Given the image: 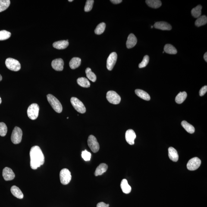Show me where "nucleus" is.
I'll use <instances>...</instances> for the list:
<instances>
[{
    "instance_id": "obj_1",
    "label": "nucleus",
    "mask_w": 207,
    "mask_h": 207,
    "mask_svg": "<svg viewBox=\"0 0 207 207\" xmlns=\"http://www.w3.org/2000/svg\"><path fill=\"white\" fill-rule=\"evenodd\" d=\"M31 168L36 170L43 165L45 162V157L42 150L38 146L32 147L30 152Z\"/></svg>"
},
{
    "instance_id": "obj_2",
    "label": "nucleus",
    "mask_w": 207,
    "mask_h": 207,
    "mask_svg": "<svg viewBox=\"0 0 207 207\" xmlns=\"http://www.w3.org/2000/svg\"><path fill=\"white\" fill-rule=\"evenodd\" d=\"M47 98L50 105L58 113L61 112L63 110L62 105L56 98L49 94L47 95Z\"/></svg>"
},
{
    "instance_id": "obj_3",
    "label": "nucleus",
    "mask_w": 207,
    "mask_h": 207,
    "mask_svg": "<svg viewBox=\"0 0 207 207\" xmlns=\"http://www.w3.org/2000/svg\"><path fill=\"white\" fill-rule=\"evenodd\" d=\"M5 64L7 68L11 71H19L21 68V65L18 60L9 58L6 60Z\"/></svg>"
},
{
    "instance_id": "obj_4",
    "label": "nucleus",
    "mask_w": 207,
    "mask_h": 207,
    "mask_svg": "<svg viewBox=\"0 0 207 207\" xmlns=\"http://www.w3.org/2000/svg\"><path fill=\"white\" fill-rule=\"evenodd\" d=\"M39 107L37 104L33 103L30 105L28 108L27 115L32 120L37 119L39 114Z\"/></svg>"
},
{
    "instance_id": "obj_5",
    "label": "nucleus",
    "mask_w": 207,
    "mask_h": 207,
    "mask_svg": "<svg viewBox=\"0 0 207 207\" xmlns=\"http://www.w3.org/2000/svg\"><path fill=\"white\" fill-rule=\"evenodd\" d=\"M22 134V131L20 128L17 127H15L11 136L12 143L15 144L20 143L21 142Z\"/></svg>"
},
{
    "instance_id": "obj_6",
    "label": "nucleus",
    "mask_w": 207,
    "mask_h": 207,
    "mask_svg": "<svg viewBox=\"0 0 207 207\" xmlns=\"http://www.w3.org/2000/svg\"><path fill=\"white\" fill-rule=\"evenodd\" d=\"M60 177L61 184L64 185H67L71 180V172L67 168L63 169L60 172Z\"/></svg>"
},
{
    "instance_id": "obj_7",
    "label": "nucleus",
    "mask_w": 207,
    "mask_h": 207,
    "mask_svg": "<svg viewBox=\"0 0 207 207\" xmlns=\"http://www.w3.org/2000/svg\"><path fill=\"white\" fill-rule=\"evenodd\" d=\"M71 102L75 109L80 113H85L86 109L83 102L75 97H72L71 99Z\"/></svg>"
},
{
    "instance_id": "obj_8",
    "label": "nucleus",
    "mask_w": 207,
    "mask_h": 207,
    "mask_svg": "<svg viewBox=\"0 0 207 207\" xmlns=\"http://www.w3.org/2000/svg\"><path fill=\"white\" fill-rule=\"evenodd\" d=\"M106 98L109 102L114 105H118L121 101V98L119 95L113 91H109L107 92Z\"/></svg>"
},
{
    "instance_id": "obj_9",
    "label": "nucleus",
    "mask_w": 207,
    "mask_h": 207,
    "mask_svg": "<svg viewBox=\"0 0 207 207\" xmlns=\"http://www.w3.org/2000/svg\"><path fill=\"white\" fill-rule=\"evenodd\" d=\"M88 145L91 150L94 153L98 152L99 149V145L96 138L93 135H90L88 140Z\"/></svg>"
},
{
    "instance_id": "obj_10",
    "label": "nucleus",
    "mask_w": 207,
    "mask_h": 207,
    "mask_svg": "<svg viewBox=\"0 0 207 207\" xmlns=\"http://www.w3.org/2000/svg\"><path fill=\"white\" fill-rule=\"evenodd\" d=\"M201 160L198 157L191 158L188 162L187 164L188 169L190 171H194L198 169L200 166Z\"/></svg>"
},
{
    "instance_id": "obj_11",
    "label": "nucleus",
    "mask_w": 207,
    "mask_h": 207,
    "mask_svg": "<svg viewBox=\"0 0 207 207\" xmlns=\"http://www.w3.org/2000/svg\"><path fill=\"white\" fill-rule=\"evenodd\" d=\"M117 55L116 52L112 53L107 60V67L109 70H112L116 62Z\"/></svg>"
},
{
    "instance_id": "obj_12",
    "label": "nucleus",
    "mask_w": 207,
    "mask_h": 207,
    "mask_svg": "<svg viewBox=\"0 0 207 207\" xmlns=\"http://www.w3.org/2000/svg\"><path fill=\"white\" fill-rule=\"evenodd\" d=\"M2 176L5 181L12 180L15 177V174L12 170L9 167H5L3 170Z\"/></svg>"
},
{
    "instance_id": "obj_13",
    "label": "nucleus",
    "mask_w": 207,
    "mask_h": 207,
    "mask_svg": "<svg viewBox=\"0 0 207 207\" xmlns=\"http://www.w3.org/2000/svg\"><path fill=\"white\" fill-rule=\"evenodd\" d=\"M64 63L61 58L56 59L51 63V66L54 70L57 71H61L64 69Z\"/></svg>"
},
{
    "instance_id": "obj_14",
    "label": "nucleus",
    "mask_w": 207,
    "mask_h": 207,
    "mask_svg": "<svg viewBox=\"0 0 207 207\" xmlns=\"http://www.w3.org/2000/svg\"><path fill=\"white\" fill-rule=\"evenodd\" d=\"M136 137L135 132L132 129H129L126 133V139L128 143L130 145L134 144L135 139Z\"/></svg>"
},
{
    "instance_id": "obj_15",
    "label": "nucleus",
    "mask_w": 207,
    "mask_h": 207,
    "mask_svg": "<svg viewBox=\"0 0 207 207\" xmlns=\"http://www.w3.org/2000/svg\"><path fill=\"white\" fill-rule=\"evenodd\" d=\"M154 27L162 30H170L172 29L171 25L165 22H157L154 24Z\"/></svg>"
},
{
    "instance_id": "obj_16",
    "label": "nucleus",
    "mask_w": 207,
    "mask_h": 207,
    "mask_svg": "<svg viewBox=\"0 0 207 207\" xmlns=\"http://www.w3.org/2000/svg\"><path fill=\"white\" fill-rule=\"evenodd\" d=\"M137 40L135 35L133 33L130 34L127 38L126 42V46L129 49L133 48L137 43Z\"/></svg>"
},
{
    "instance_id": "obj_17",
    "label": "nucleus",
    "mask_w": 207,
    "mask_h": 207,
    "mask_svg": "<svg viewBox=\"0 0 207 207\" xmlns=\"http://www.w3.org/2000/svg\"><path fill=\"white\" fill-rule=\"evenodd\" d=\"M168 156L171 160L174 162L178 161L179 156L177 151L175 149L172 147H170L168 149Z\"/></svg>"
},
{
    "instance_id": "obj_18",
    "label": "nucleus",
    "mask_w": 207,
    "mask_h": 207,
    "mask_svg": "<svg viewBox=\"0 0 207 207\" xmlns=\"http://www.w3.org/2000/svg\"><path fill=\"white\" fill-rule=\"evenodd\" d=\"M108 168V166L107 164L102 163L100 164L95 171V174L96 176L102 175L104 173L107 171Z\"/></svg>"
},
{
    "instance_id": "obj_19",
    "label": "nucleus",
    "mask_w": 207,
    "mask_h": 207,
    "mask_svg": "<svg viewBox=\"0 0 207 207\" xmlns=\"http://www.w3.org/2000/svg\"><path fill=\"white\" fill-rule=\"evenodd\" d=\"M69 42L67 40H61L54 42L53 46L57 49L62 50L67 48Z\"/></svg>"
},
{
    "instance_id": "obj_20",
    "label": "nucleus",
    "mask_w": 207,
    "mask_h": 207,
    "mask_svg": "<svg viewBox=\"0 0 207 207\" xmlns=\"http://www.w3.org/2000/svg\"><path fill=\"white\" fill-rule=\"evenodd\" d=\"M11 191L12 194L19 199H22L23 198V195L21 190L16 186L11 187Z\"/></svg>"
},
{
    "instance_id": "obj_21",
    "label": "nucleus",
    "mask_w": 207,
    "mask_h": 207,
    "mask_svg": "<svg viewBox=\"0 0 207 207\" xmlns=\"http://www.w3.org/2000/svg\"><path fill=\"white\" fill-rule=\"evenodd\" d=\"M120 187L124 193L129 194L131 191V186L129 185L127 180L126 179H123L122 181L121 184H120Z\"/></svg>"
},
{
    "instance_id": "obj_22",
    "label": "nucleus",
    "mask_w": 207,
    "mask_h": 207,
    "mask_svg": "<svg viewBox=\"0 0 207 207\" xmlns=\"http://www.w3.org/2000/svg\"><path fill=\"white\" fill-rule=\"evenodd\" d=\"M81 58L78 57L73 58L70 61L69 65L70 68L74 70L80 67L81 64Z\"/></svg>"
},
{
    "instance_id": "obj_23",
    "label": "nucleus",
    "mask_w": 207,
    "mask_h": 207,
    "mask_svg": "<svg viewBox=\"0 0 207 207\" xmlns=\"http://www.w3.org/2000/svg\"><path fill=\"white\" fill-rule=\"evenodd\" d=\"M135 93L137 96L145 101H149L150 97L147 92L141 89H137L135 90Z\"/></svg>"
},
{
    "instance_id": "obj_24",
    "label": "nucleus",
    "mask_w": 207,
    "mask_h": 207,
    "mask_svg": "<svg viewBox=\"0 0 207 207\" xmlns=\"http://www.w3.org/2000/svg\"><path fill=\"white\" fill-rule=\"evenodd\" d=\"M146 3L149 6L154 9L159 8L162 5L161 1L159 0H147Z\"/></svg>"
},
{
    "instance_id": "obj_25",
    "label": "nucleus",
    "mask_w": 207,
    "mask_h": 207,
    "mask_svg": "<svg viewBox=\"0 0 207 207\" xmlns=\"http://www.w3.org/2000/svg\"><path fill=\"white\" fill-rule=\"evenodd\" d=\"M181 124L188 133H191V134L195 133V129L194 127L192 125L187 122L184 120V121L182 122Z\"/></svg>"
},
{
    "instance_id": "obj_26",
    "label": "nucleus",
    "mask_w": 207,
    "mask_h": 207,
    "mask_svg": "<svg viewBox=\"0 0 207 207\" xmlns=\"http://www.w3.org/2000/svg\"><path fill=\"white\" fill-rule=\"evenodd\" d=\"M77 81L78 84L82 87L87 88L90 87V82L86 78H80L77 79Z\"/></svg>"
},
{
    "instance_id": "obj_27",
    "label": "nucleus",
    "mask_w": 207,
    "mask_h": 207,
    "mask_svg": "<svg viewBox=\"0 0 207 207\" xmlns=\"http://www.w3.org/2000/svg\"><path fill=\"white\" fill-rule=\"evenodd\" d=\"M202 6L200 5L197 6L191 10V13L192 16L195 18H198L200 17L202 14Z\"/></svg>"
},
{
    "instance_id": "obj_28",
    "label": "nucleus",
    "mask_w": 207,
    "mask_h": 207,
    "mask_svg": "<svg viewBox=\"0 0 207 207\" xmlns=\"http://www.w3.org/2000/svg\"><path fill=\"white\" fill-rule=\"evenodd\" d=\"M187 94L186 92H180L175 98L176 102L177 104H181L184 102L187 98Z\"/></svg>"
},
{
    "instance_id": "obj_29",
    "label": "nucleus",
    "mask_w": 207,
    "mask_h": 207,
    "mask_svg": "<svg viewBox=\"0 0 207 207\" xmlns=\"http://www.w3.org/2000/svg\"><path fill=\"white\" fill-rule=\"evenodd\" d=\"M164 51L167 53L174 55L177 53V50L176 48L171 44H166L164 47Z\"/></svg>"
},
{
    "instance_id": "obj_30",
    "label": "nucleus",
    "mask_w": 207,
    "mask_h": 207,
    "mask_svg": "<svg viewBox=\"0 0 207 207\" xmlns=\"http://www.w3.org/2000/svg\"><path fill=\"white\" fill-rule=\"evenodd\" d=\"M207 22V17L206 16L204 15L198 17L195 21V24L197 27H199L206 24Z\"/></svg>"
},
{
    "instance_id": "obj_31",
    "label": "nucleus",
    "mask_w": 207,
    "mask_h": 207,
    "mask_svg": "<svg viewBox=\"0 0 207 207\" xmlns=\"http://www.w3.org/2000/svg\"><path fill=\"white\" fill-rule=\"evenodd\" d=\"M85 72H86V76L89 80L93 82H95L96 81V74L92 72L91 68L88 67L86 68Z\"/></svg>"
},
{
    "instance_id": "obj_32",
    "label": "nucleus",
    "mask_w": 207,
    "mask_h": 207,
    "mask_svg": "<svg viewBox=\"0 0 207 207\" xmlns=\"http://www.w3.org/2000/svg\"><path fill=\"white\" fill-rule=\"evenodd\" d=\"M11 4L9 0H0V12L5 11Z\"/></svg>"
},
{
    "instance_id": "obj_33",
    "label": "nucleus",
    "mask_w": 207,
    "mask_h": 207,
    "mask_svg": "<svg viewBox=\"0 0 207 207\" xmlns=\"http://www.w3.org/2000/svg\"><path fill=\"white\" fill-rule=\"evenodd\" d=\"M105 26H106V25L105 23L102 22L99 23L95 29V33L98 35L101 34L105 31Z\"/></svg>"
},
{
    "instance_id": "obj_34",
    "label": "nucleus",
    "mask_w": 207,
    "mask_h": 207,
    "mask_svg": "<svg viewBox=\"0 0 207 207\" xmlns=\"http://www.w3.org/2000/svg\"><path fill=\"white\" fill-rule=\"evenodd\" d=\"M11 33L6 30H3L0 31V41L5 40L11 37Z\"/></svg>"
},
{
    "instance_id": "obj_35",
    "label": "nucleus",
    "mask_w": 207,
    "mask_h": 207,
    "mask_svg": "<svg viewBox=\"0 0 207 207\" xmlns=\"http://www.w3.org/2000/svg\"><path fill=\"white\" fill-rule=\"evenodd\" d=\"M7 132L6 125L4 122H0V136H6Z\"/></svg>"
},
{
    "instance_id": "obj_36",
    "label": "nucleus",
    "mask_w": 207,
    "mask_h": 207,
    "mask_svg": "<svg viewBox=\"0 0 207 207\" xmlns=\"http://www.w3.org/2000/svg\"><path fill=\"white\" fill-rule=\"evenodd\" d=\"M94 3L93 0H87L85 7V11L86 12H89L92 10Z\"/></svg>"
},
{
    "instance_id": "obj_37",
    "label": "nucleus",
    "mask_w": 207,
    "mask_h": 207,
    "mask_svg": "<svg viewBox=\"0 0 207 207\" xmlns=\"http://www.w3.org/2000/svg\"><path fill=\"white\" fill-rule=\"evenodd\" d=\"M149 57L148 55H145L144 57L143 60L139 64V68H142L146 67L147 65L149 64Z\"/></svg>"
},
{
    "instance_id": "obj_38",
    "label": "nucleus",
    "mask_w": 207,
    "mask_h": 207,
    "mask_svg": "<svg viewBox=\"0 0 207 207\" xmlns=\"http://www.w3.org/2000/svg\"><path fill=\"white\" fill-rule=\"evenodd\" d=\"M82 157L86 161L90 160L91 156V154L90 152H88L86 150H85L82 152Z\"/></svg>"
},
{
    "instance_id": "obj_39",
    "label": "nucleus",
    "mask_w": 207,
    "mask_h": 207,
    "mask_svg": "<svg viewBox=\"0 0 207 207\" xmlns=\"http://www.w3.org/2000/svg\"><path fill=\"white\" fill-rule=\"evenodd\" d=\"M207 91V86H205L202 87L199 91V94L200 96H203Z\"/></svg>"
},
{
    "instance_id": "obj_40",
    "label": "nucleus",
    "mask_w": 207,
    "mask_h": 207,
    "mask_svg": "<svg viewBox=\"0 0 207 207\" xmlns=\"http://www.w3.org/2000/svg\"><path fill=\"white\" fill-rule=\"evenodd\" d=\"M97 207H109L107 204L104 202H100L97 205Z\"/></svg>"
},
{
    "instance_id": "obj_41",
    "label": "nucleus",
    "mask_w": 207,
    "mask_h": 207,
    "mask_svg": "<svg viewBox=\"0 0 207 207\" xmlns=\"http://www.w3.org/2000/svg\"><path fill=\"white\" fill-rule=\"evenodd\" d=\"M110 1H111L112 3L116 4H120L122 2V0H111Z\"/></svg>"
},
{
    "instance_id": "obj_42",
    "label": "nucleus",
    "mask_w": 207,
    "mask_h": 207,
    "mask_svg": "<svg viewBox=\"0 0 207 207\" xmlns=\"http://www.w3.org/2000/svg\"><path fill=\"white\" fill-rule=\"evenodd\" d=\"M204 58L205 61L207 62V53L206 52L204 55Z\"/></svg>"
},
{
    "instance_id": "obj_43",
    "label": "nucleus",
    "mask_w": 207,
    "mask_h": 207,
    "mask_svg": "<svg viewBox=\"0 0 207 207\" xmlns=\"http://www.w3.org/2000/svg\"><path fill=\"white\" fill-rule=\"evenodd\" d=\"M2 76H1V74H0V81H2Z\"/></svg>"
},
{
    "instance_id": "obj_44",
    "label": "nucleus",
    "mask_w": 207,
    "mask_h": 207,
    "mask_svg": "<svg viewBox=\"0 0 207 207\" xmlns=\"http://www.w3.org/2000/svg\"><path fill=\"white\" fill-rule=\"evenodd\" d=\"M1 102H2V100H1V97H0V105H1Z\"/></svg>"
},
{
    "instance_id": "obj_45",
    "label": "nucleus",
    "mask_w": 207,
    "mask_h": 207,
    "mask_svg": "<svg viewBox=\"0 0 207 207\" xmlns=\"http://www.w3.org/2000/svg\"><path fill=\"white\" fill-rule=\"evenodd\" d=\"M73 0H69L68 1L69 2H73Z\"/></svg>"
},
{
    "instance_id": "obj_46",
    "label": "nucleus",
    "mask_w": 207,
    "mask_h": 207,
    "mask_svg": "<svg viewBox=\"0 0 207 207\" xmlns=\"http://www.w3.org/2000/svg\"><path fill=\"white\" fill-rule=\"evenodd\" d=\"M154 27V26H151V28H153Z\"/></svg>"
},
{
    "instance_id": "obj_47",
    "label": "nucleus",
    "mask_w": 207,
    "mask_h": 207,
    "mask_svg": "<svg viewBox=\"0 0 207 207\" xmlns=\"http://www.w3.org/2000/svg\"><path fill=\"white\" fill-rule=\"evenodd\" d=\"M163 53H165V51H163Z\"/></svg>"
}]
</instances>
